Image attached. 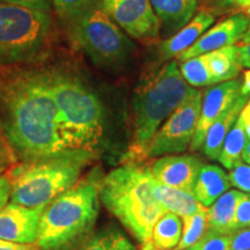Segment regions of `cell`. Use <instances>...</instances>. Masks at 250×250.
I'll list each match as a JSON object with an SVG mask.
<instances>
[{
	"label": "cell",
	"mask_w": 250,
	"mask_h": 250,
	"mask_svg": "<svg viewBox=\"0 0 250 250\" xmlns=\"http://www.w3.org/2000/svg\"><path fill=\"white\" fill-rule=\"evenodd\" d=\"M250 24V18L246 14L237 13L225 19L205 31L197 42L177 57L180 62L202 56L225 46L235 45L245 36Z\"/></svg>",
	"instance_id": "4fadbf2b"
},
{
	"label": "cell",
	"mask_w": 250,
	"mask_h": 250,
	"mask_svg": "<svg viewBox=\"0 0 250 250\" xmlns=\"http://www.w3.org/2000/svg\"><path fill=\"white\" fill-rule=\"evenodd\" d=\"M241 41H242V42H249V41H250V24H249L248 29H247V31H246L245 36H243V39Z\"/></svg>",
	"instance_id": "b9f144b4"
},
{
	"label": "cell",
	"mask_w": 250,
	"mask_h": 250,
	"mask_svg": "<svg viewBox=\"0 0 250 250\" xmlns=\"http://www.w3.org/2000/svg\"><path fill=\"white\" fill-rule=\"evenodd\" d=\"M248 99V96L240 94L235 101L219 116L218 120L208 130L202 148L203 153L208 159H212V160H218L219 159L226 136L236 122L243 105L246 104Z\"/></svg>",
	"instance_id": "2e32d148"
},
{
	"label": "cell",
	"mask_w": 250,
	"mask_h": 250,
	"mask_svg": "<svg viewBox=\"0 0 250 250\" xmlns=\"http://www.w3.org/2000/svg\"><path fill=\"white\" fill-rule=\"evenodd\" d=\"M182 237L175 250H183L201 242L208 232V208L202 206L196 213L182 218Z\"/></svg>",
	"instance_id": "d4e9b609"
},
{
	"label": "cell",
	"mask_w": 250,
	"mask_h": 250,
	"mask_svg": "<svg viewBox=\"0 0 250 250\" xmlns=\"http://www.w3.org/2000/svg\"><path fill=\"white\" fill-rule=\"evenodd\" d=\"M154 195L166 211L181 218L196 213L204 206L197 201L192 192L164 186L156 181L154 182Z\"/></svg>",
	"instance_id": "44dd1931"
},
{
	"label": "cell",
	"mask_w": 250,
	"mask_h": 250,
	"mask_svg": "<svg viewBox=\"0 0 250 250\" xmlns=\"http://www.w3.org/2000/svg\"><path fill=\"white\" fill-rule=\"evenodd\" d=\"M245 14H246L248 18H250V6H248V7L245 8Z\"/></svg>",
	"instance_id": "ee69618b"
},
{
	"label": "cell",
	"mask_w": 250,
	"mask_h": 250,
	"mask_svg": "<svg viewBox=\"0 0 250 250\" xmlns=\"http://www.w3.org/2000/svg\"><path fill=\"white\" fill-rule=\"evenodd\" d=\"M230 235L206 233L201 241V250H228Z\"/></svg>",
	"instance_id": "f546056e"
},
{
	"label": "cell",
	"mask_w": 250,
	"mask_h": 250,
	"mask_svg": "<svg viewBox=\"0 0 250 250\" xmlns=\"http://www.w3.org/2000/svg\"><path fill=\"white\" fill-rule=\"evenodd\" d=\"M204 56L215 83L234 80L241 71L239 46L229 45L208 52Z\"/></svg>",
	"instance_id": "ffe728a7"
},
{
	"label": "cell",
	"mask_w": 250,
	"mask_h": 250,
	"mask_svg": "<svg viewBox=\"0 0 250 250\" xmlns=\"http://www.w3.org/2000/svg\"><path fill=\"white\" fill-rule=\"evenodd\" d=\"M0 129L22 164L68 151L45 68H0Z\"/></svg>",
	"instance_id": "6da1fadb"
},
{
	"label": "cell",
	"mask_w": 250,
	"mask_h": 250,
	"mask_svg": "<svg viewBox=\"0 0 250 250\" xmlns=\"http://www.w3.org/2000/svg\"><path fill=\"white\" fill-rule=\"evenodd\" d=\"M230 181L226 171L215 165L204 164L192 189V195L202 205L211 206L229 189Z\"/></svg>",
	"instance_id": "ac0fdd59"
},
{
	"label": "cell",
	"mask_w": 250,
	"mask_h": 250,
	"mask_svg": "<svg viewBox=\"0 0 250 250\" xmlns=\"http://www.w3.org/2000/svg\"><path fill=\"white\" fill-rule=\"evenodd\" d=\"M247 142H248V137H247L245 125L240 117H237L236 122L225 139L218 159L219 162L229 170L235 168L237 165L242 164V153Z\"/></svg>",
	"instance_id": "603a6c76"
},
{
	"label": "cell",
	"mask_w": 250,
	"mask_h": 250,
	"mask_svg": "<svg viewBox=\"0 0 250 250\" xmlns=\"http://www.w3.org/2000/svg\"><path fill=\"white\" fill-rule=\"evenodd\" d=\"M239 58L242 67L250 68V41L241 42L239 45Z\"/></svg>",
	"instance_id": "d590c367"
},
{
	"label": "cell",
	"mask_w": 250,
	"mask_h": 250,
	"mask_svg": "<svg viewBox=\"0 0 250 250\" xmlns=\"http://www.w3.org/2000/svg\"><path fill=\"white\" fill-rule=\"evenodd\" d=\"M0 1L39 9V11L46 12V13H49L50 4H51V0H0Z\"/></svg>",
	"instance_id": "d6a6232c"
},
{
	"label": "cell",
	"mask_w": 250,
	"mask_h": 250,
	"mask_svg": "<svg viewBox=\"0 0 250 250\" xmlns=\"http://www.w3.org/2000/svg\"><path fill=\"white\" fill-rule=\"evenodd\" d=\"M94 1L95 0H52L56 13L66 24L76 20Z\"/></svg>",
	"instance_id": "4316f807"
},
{
	"label": "cell",
	"mask_w": 250,
	"mask_h": 250,
	"mask_svg": "<svg viewBox=\"0 0 250 250\" xmlns=\"http://www.w3.org/2000/svg\"><path fill=\"white\" fill-rule=\"evenodd\" d=\"M108 17L132 39L155 41L160 35L161 22L151 0H102Z\"/></svg>",
	"instance_id": "30bf717a"
},
{
	"label": "cell",
	"mask_w": 250,
	"mask_h": 250,
	"mask_svg": "<svg viewBox=\"0 0 250 250\" xmlns=\"http://www.w3.org/2000/svg\"><path fill=\"white\" fill-rule=\"evenodd\" d=\"M240 120L242 121L243 125H245V130L248 137V140H250V99L246 102V104L243 105L241 112H240Z\"/></svg>",
	"instance_id": "8d00e7d4"
},
{
	"label": "cell",
	"mask_w": 250,
	"mask_h": 250,
	"mask_svg": "<svg viewBox=\"0 0 250 250\" xmlns=\"http://www.w3.org/2000/svg\"><path fill=\"white\" fill-rule=\"evenodd\" d=\"M94 151L77 149L27 162L14 171L11 203L27 208L48 205L80 180Z\"/></svg>",
	"instance_id": "8992f818"
},
{
	"label": "cell",
	"mask_w": 250,
	"mask_h": 250,
	"mask_svg": "<svg viewBox=\"0 0 250 250\" xmlns=\"http://www.w3.org/2000/svg\"><path fill=\"white\" fill-rule=\"evenodd\" d=\"M142 250H164V249H159L158 247H155V245H154V243H153L152 240H148V241H146V242L143 243Z\"/></svg>",
	"instance_id": "60d3db41"
},
{
	"label": "cell",
	"mask_w": 250,
	"mask_h": 250,
	"mask_svg": "<svg viewBox=\"0 0 250 250\" xmlns=\"http://www.w3.org/2000/svg\"><path fill=\"white\" fill-rule=\"evenodd\" d=\"M225 4L232 6V7L247 8L250 6V0H225Z\"/></svg>",
	"instance_id": "f35d334b"
},
{
	"label": "cell",
	"mask_w": 250,
	"mask_h": 250,
	"mask_svg": "<svg viewBox=\"0 0 250 250\" xmlns=\"http://www.w3.org/2000/svg\"><path fill=\"white\" fill-rule=\"evenodd\" d=\"M241 94L245 96H250V68L243 73V80L241 83Z\"/></svg>",
	"instance_id": "74e56055"
},
{
	"label": "cell",
	"mask_w": 250,
	"mask_h": 250,
	"mask_svg": "<svg viewBox=\"0 0 250 250\" xmlns=\"http://www.w3.org/2000/svg\"><path fill=\"white\" fill-rule=\"evenodd\" d=\"M94 170L45 206L36 245L41 250H66L87 239L100 208V182Z\"/></svg>",
	"instance_id": "3957f363"
},
{
	"label": "cell",
	"mask_w": 250,
	"mask_h": 250,
	"mask_svg": "<svg viewBox=\"0 0 250 250\" xmlns=\"http://www.w3.org/2000/svg\"><path fill=\"white\" fill-rule=\"evenodd\" d=\"M179 67L188 85L193 87L217 85L203 55L181 62Z\"/></svg>",
	"instance_id": "484cf974"
},
{
	"label": "cell",
	"mask_w": 250,
	"mask_h": 250,
	"mask_svg": "<svg viewBox=\"0 0 250 250\" xmlns=\"http://www.w3.org/2000/svg\"><path fill=\"white\" fill-rule=\"evenodd\" d=\"M167 36H173L195 17L199 0H151Z\"/></svg>",
	"instance_id": "e0dca14e"
},
{
	"label": "cell",
	"mask_w": 250,
	"mask_h": 250,
	"mask_svg": "<svg viewBox=\"0 0 250 250\" xmlns=\"http://www.w3.org/2000/svg\"><path fill=\"white\" fill-rule=\"evenodd\" d=\"M78 250H136L133 243L116 228H105L92 236Z\"/></svg>",
	"instance_id": "cb8c5ba5"
},
{
	"label": "cell",
	"mask_w": 250,
	"mask_h": 250,
	"mask_svg": "<svg viewBox=\"0 0 250 250\" xmlns=\"http://www.w3.org/2000/svg\"><path fill=\"white\" fill-rule=\"evenodd\" d=\"M230 184L241 191L250 193V165L240 164L228 174Z\"/></svg>",
	"instance_id": "83f0119b"
},
{
	"label": "cell",
	"mask_w": 250,
	"mask_h": 250,
	"mask_svg": "<svg viewBox=\"0 0 250 250\" xmlns=\"http://www.w3.org/2000/svg\"><path fill=\"white\" fill-rule=\"evenodd\" d=\"M203 95L201 90L190 89L184 101L159 127L145 152V159L182 153L191 145L195 136Z\"/></svg>",
	"instance_id": "9c48e42d"
},
{
	"label": "cell",
	"mask_w": 250,
	"mask_h": 250,
	"mask_svg": "<svg viewBox=\"0 0 250 250\" xmlns=\"http://www.w3.org/2000/svg\"><path fill=\"white\" fill-rule=\"evenodd\" d=\"M239 190H229L208 208V232L219 235H230L234 230V217L237 203L243 196Z\"/></svg>",
	"instance_id": "d6986e66"
},
{
	"label": "cell",
	"mask_w": 250,
	"mask_h": 250,
	"mask_svg": "<svg viewBox=\"0 0 250 250\" xmlns=\"http://www.w3.org/2000/svg\"><path fill=\"white\" fill-rule=\"evenodd\" d=\"M183 250H201V242L196 243V245H193L191 247H189V248L183 249Z\"/></svg>",
	"instance_id": "7bdbcfd3"
},
{
	"label": "cell",
	"mask_w": 250,
	"mask_h": 250,
	"mask_svg": "<svg viewBox=\"0 0 250 250\" xmlns=\"http://www.w3.org/2000/svg\"><path fill=\"white\" fill-rule=\"evenodd\" d=\"M228 250H250V227L230 234Z\"/></svg>",
	"instance_id": "1f68e13d"
},
{
	"label": "cell",
	"mask_w": 250,
	"mask_h": 250,
	"mask_svg": "<svg viewBox=\"0 0 250 250\" xmlns=\"http://www.w3.org/2000/svg\"><path fill=\"white\" fill-rule=\"evenodd\" d=\"M151 168L126 162L100 182V201L139 242L151 240L153 227L165 212L154 195Z\"/></svg>",
	"instance_id": "7a4b0ae2"
},
{
	"label": "cell",
	"mask_w": 250,
	"mask_h": 250,
	"mask_svg": "<svg viewBox=\"0 0 250 250\" xmlns=\"http://www.w3.org/2000/svg\"><path fill=\"white\" fill-rule=\"evenodd\" d=\"M214 20V15L211 12L206 9L198 12L182 29L160 43L158 52L161 61H169L171 58L179 57L201 39L203 34L213 24Z\"/></svg>",
	"instance_id": "9a60e30c"
},
{
	"label": "cell",
	"mask_w": 250,
	"mask_h": 250,
	"mask_svg": "<svg viewBox=\"0 0 250 250\" xmlns=\"http://www.w3.org/2000/svg\"><path fill=\"white\" fill-rule=\"evenodd\" d=\"M242 161H245L247 165H250V140H248L245 146L242 153Z\"/></svg>",
	"instance_id": "ab89813d"
},
{
	"label": "cell",
	"mask_w": 250,
	"mask_h": 250,
	"mask_svg": "<svg viewBox=\"0 0 250 250\" xmlns=\"http://www.w3.org/2000/svg\"><path fill=\"white\" fill-rule=\"evenodd\" d=\"M0 250H41L36 245H21L0 239Z\"/></svg>",
	"instance_id": "e575fe53"
},
{
	"label": "cell",
	"mask_w": 250,
	"mask_h": 250,
	"mask_svg": "<svg viewBox=\"0 0 250 250\" xmlns=\"http://www.w3.org/2000/svg\"><path fill=\"white\" fill-rule=\"evenodd\" d=\"M61 116L62 138L68 151H94L104 132V110L88 86L62 68H45Z\"/></svg>",
	"instance_id": "5b68a950"
},
{
	"label": "cell",
	"mask_w": 250,
	"mask_h": 250,
	"mask_svg": "<svg viewBox=\"0 0 250 250\" xmlns=\"http://www.w3.org/2000/svg\"><path fill=\"white\" fill-rule=\"evenodd\" d=\"M203 165L201 159L193 155H166L153 161L149 168L156 182L192 192Z\"/></svg>",
	"instance_id": "5bb4252c"
},
{
	"label": "cell",
	"mask_w": 250,
	"mask_h": 250,
	"mask_svg": "<svg viewBox=\"0 0 250 250\" xmlns=\"http://www.w3.org/2000/svg\"><path fill=\"white\" fill-rule=\"evenodd\" d=\"M11 193L12 180L0 175V210H2L8 204V201H11Z\"/></svg>",
	"instance_id": "836d02e7"
},
{
	"label": "cell",
	"mask_w": 250,
	"mask_h": 250,
	"mask_svg": "<svg viewBox=\"0 0 250 250\" xmlns=\"http://www.w3.org/2000/svg\"><path fill=\"white\" fill-rule=\"evenodd\" d=\"M17 162V159L9 147L4 133L0 129V175L6 171L12 165Z\"/></svg>",
	"instance_id": "4dcf8cb0"
},
{
	"label": "cell",
	"mask_w": 250,
	"mask_h": 250,
	"mask_svg": "<svg viewBox=\"0 0 250 250\" xmlns=\"http://www.w3.org/2000/svg\"><path fill=\"white\" fill-rule=\"evenodd\" d=\"M67 26L74 45L99 66L120 65L133 50L132 42L96 1Z\"/></svg>",
	"instance_id": "ba28073f"
},
{
	"label": "cell",
	"mask_w": 250,
	"mask_h": 250,
	"mask_svg": "<svg viewBox=\"0 0 250 250\" xmlns=\"http://www.w3.org/2000/svg\"><path fill=\"white\" fill-rule=\"evenodd\" d=\"M190 89L175 61L165 64L140 83L133 99V133L123 159L125 164L145 160L153 136L184 101Z\"/></svg>",
	"instance_id": "277c9868"
},
{
	"label": "cell",
	"mask_w": 250,
	"mask_h": 250,
	"mask_svg": "<svg viewBox=\"0 0 250 250\" xmlns=\"http://www.w3.org/2000/svg\"><path fill=\"white\" fill-rule=\"evenodd\" d=\"M250 227V193H243L242 198L237 203L235 217H234V230H240Z\"/></svg>",
	"instance_id": "f1b7e54d"
},
{
	"label": "cell",
	"mask_w": 250,
	"mask_h": 250,
	"mask_svg": "<svg viewBox=\"0 0 250 250\" xmlns=\"http://www.w3.org/2000/svg\"><path fill=\"white\" fill-rule=\"evenodd\" d=\"M52 39L49 13L0 1V68L44 56Z\"/></svg>",
	"instance_id": "52a82bcc"
},
{
	"label": "cell",
	"mask_w": 250,
	"mask_h": 250,
	"mask_svg": "<svg viewBox=\"0 0 250 250\" xmlns=\"http://www.w3.org/2000/svg\"><path fill=\"white\" fill-rule=\"evenodd\" d=\"M45 206L27 208L14 203L6 205L0 210V239L21 245H35Z\"/></svg>",
	"instance_id": "8fae6325"
},
{
	"label": "cell",
	"mask_w": 250,
	"mask_h": 250,
	"mask_svg": "<svg viewBox=\"0 0 250 250\" xmlns=\"http://www.w3.org/2000/svg\"><path fill=\"white\" fill-rule=\"evenodd\" d=\"M182 219L171 212H165L153 227L151 240L159 249H175L182 237Z\"/></svg>",
	"instance_id": "7402d4cb"
},
{
	"label": "cell",
	"mask_w": 250,
	"mask_h": 250,
	"mask_svg": "<svg viewBox=\"0 0 250 250\" xmlns=\"http://www.w3.org/2000/svg\"><path fill=\"white\" fill-rule=\"evenodd\" d=\"M240 94H241V83L235 79L217 83L206 90L202 100L201 115H199L195 136L190 145L192 151H197L202 147L206 132L211 125L235 101Z\"/></svg>",
	"instance_id": "7c38bea8"
}]
</instances>
